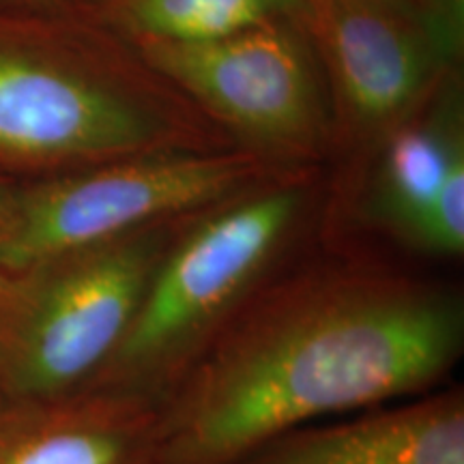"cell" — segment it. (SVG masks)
Listing matches in <instances>:
<instances>
[{"label": "cell", "instance_id": "obj_1", "mask_svg": "<svg viewBox=\"0 0 464 464\" xmlns=\"http://www.w3.org/2000/svg\"><path fill=\"white\" fill-rule=\"evenodd\" d=\"M464 355L454 284L340 256L266 284L158 402L161 464H226L305 423L450 385Z\"/></svg>", "mask_w": 464, "mask_h": 464}, {"label": "cell", "instance_id": "obj_2", "mask_svg": "<svg viewBox=\"0 0 464 464\" xmlns=\"http://www.w3.org/2000/svg\"><path fill=\"white\" fill-rule=\"evenodd\" d=\"M235 140L125 39L72 11L0 7V174L58 177Z\"/></svg>", "mask_w": 464, "mask_h": 464}, {"label": "cell", "instance_id": "obj_3", "mask_svg": "<svg viewBox=\"0 0 464 464\" xmlns=\"http://www.w3.org/2000/svg\"><path fill=\"white\" fill-rule=\"evenodd\" d=\"M321 205L314 174L295 168L185 219L123 342L86 392L158 404L226 324L288 269Z\"/></svg>", "mask_w": 464, "mask_h": 464}, {"label": "cell", "instance_id": "obj_4", "mask_svg": "<svg viewBox=\"0 0 464 464\" xmlns=\"http://www.w3.org/2000/svg\"><path fill=\"white\" fill-rule=\"evenodd\" d=\"M185 219L0 266V387L11 404L56 402L89 390Z\"/></svg>", "mask_w": 464, "mask_h": 464}, {"label": "cell", "instance_id": "obj_5", "mask_svg": "<svg viewBox=\"0 0 464 464\" xmlns=\"http://www.w3.org/2000/svg\"><path fill=\"white\" fill-rule=\"evenodd\" d=\"M293 166L243 147L166 150L22 181L0 235V266H17L177 222L271 181Z\"/></svg>", "mask_w": 464, "mask_h": 464}, {"label": "cell", "instance_id": "obj_6", "mask_svg": "<svg viewBox=\"0 0 464 464\" xmlns=\"http://www.w3.org/2000/svg\"><path fill=\"white\" fill-rule=\"evenodd\" d=\"M127 44L237 147L293 168H307L327 147L312 44L297 22L271 20L207 42Z\"/></svg>", "mask_w": 464, "mask_h": 464}, {"label": "cell", "instance_id": "obj_7", "mask_svg": "<svg viewBox=\"0 0 464 464\" xmlns=\"http://www.w3.org/2000/svg\"><path fill=\"white\" fill-rule=\"evenodd\" d=\"M340 121L359 140L402 127L460 50L462 17L413 0H304Z\"/></svg>", "mask_w": 464, "mask_h": 464}, {"label": "cell", "instance_id": "obj_8", "mask_svg": "<svg viewBox=\"0 0 464 464\" xmlns=\"http://www.w3.org/2000/svg\"><path fill=\"white\" fill-rule=\"evenodd\" d=\"M226 464H464V390L290 428Z\"/></svg>", "mask_w": 464, "mask_h": 464}, {"label": "cell", "instance_id": "obj_9", "mask_svg": "<svg viewBox=\"0 0 464 464\" xmlns=\"http://www.w3.org/2000/svg\"><path fill=\"white\" fill-rule=\"evenodd\" d=\"M0 464H161L158 404L84 392L14 406L0 423Z\"/></svg>", "mask_w": 464, "mask_h": 464}, {"label": "cell", "instance_id": "obj_10", "mask_svg": "<svg viewBox=\"0 0 464 464\" xmlns=\"http://www.w3.org/2000/svg\"><path fill=\"white\" fill-rule=\"evenodd\" d=\"M50 5L125 42H207L271 20L301 26L304 15V0H56Z\"/></svg>", "mask_w": 464, "mask_h": 464}, {"label": "cell", "instance_id": "obj_11", "mask_svg": "<svg viewBox=\"0 0 464 464\" xmlns=\"http://www.w3.org/2000/svg\"><path fill=\"white\" fill-rule=\"evenodd\" d=\"M462 150V136L456 130L400 127L387 142L385 158L359 205L363 222L413 247L415 232L439 185Z\"/></svg>", "mask_w": 464, "mask_h": 464}, {"label": "cell", "instance_id": "obj_12", "mask_svg": "<svg viewBox=\"0 0 464 464\" xmlns=\"http://www.w3.org/2000/svg\"><path fill=\"white\" fill-rule=\"evenodd\" d=\"M413 247L434 256H460L464 249V150L451 161L443 183L415 232Z\"/></svg>", "mask_w": 464, "mask_h": 464}, {"label": "cell", "instance_id": "obj_13", "mask_svg": "<svg viewBox=\"0 0 464 464\" xmlns=\"http://www.w3.org/2000/svg\"><path fill=\"white\" fill-rule=\"evenodd\" d=\"M20 183L22 181H17V179H11V177H5V174H0V235L7 230L11 219H14Z\"/></svg>", "mask_w": 464, "mask_h": 464}, {"label": "cell", "instance_id": "obj_14", "mask_svg": "<svg viewBox=\"0 0 464 464\" xmlns=\"http://www.w3.org/2000/svg\"><path fill=\"white\" fill-rule=\"evenodd\" d=\"M417 5H423V7L440 11L445 15L462 17V3L464 0H413Z\"/></svg>", "mask_w": 464, "mask_h": 464}, {"label": "cell", "instance_id": "obj_15", "mask_svg": "<svg viewBox=\"0 0 464 464\" xmlns=\"http://www.w3.org/2000/svg\"><path fill=\"white\" fill-rule=\"evenodd\" d=\"M56 0H0V7H39V5H50Z\"/></svg>", "mask_w": 464, "mask_h": 464}, {"label": "cell", "instance_id": "obj_16", "mask_svg": "<svg viewBox=\"0 0 464 464\" xmlns=\"http://www.w3.org/2000/svg\"><path fill=\"white\" fill-rule=\"evenodd\" d=\"M11 409H14V404H11V400L7 398V393H5L3 387H0V423H3L5 417L11 413Z\"/></svg>", "mask_w": 464, "mask_h": 464}]
</instances>
